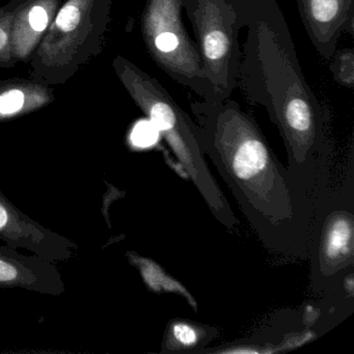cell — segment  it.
Wrapping results in <instances>:
<instances>
[{
    "label": "cell",
    "instance_id": "obj_11",
    "mask_svg": "<svg viewBox=\"0 0 354 354\" xmlns=\"http://www.w3.org/2000/svg\"><path fill=\"white\" fill-rule=\"evenodd\" d=\"M158 138V130L150 121L138 123L131 133L132 145L140 149L150 148V147L154 146Z\"/></svg>",
    "mask_w": 354,
    "mask_h": 354
},
{
    "label": "cell",
    "instance_id": "obj_14",
    "mask_svg": "<svg viewBox=\"0 0 354 354\" xmlns=\"http://www.w3.org/2000/svg\"><path fill=\"white\" fill-rule=\"evenodd\" d=\"M28 20L32 30L36 32H43L48 24V16L42 7H35L30 10Z\"/></svg>",
    "mask_w": 354,
    "mask_h": 354
},
{
    "label": "cell",
    "instance_id": "obj_13",
    "mask_svg": "<svg viewBox=\"0 0 354 354\" xmlns=\"http://www.w3.org/2000/svg\"><path fill=\"white\" fill-rule=\"evenodd\" d=\"M80 21V12L74 6H67L59 12L57 18V24L64 32H71L77 28Z\"/></svg>",
    "mask_w": 354,
    "mask_h": 354
},
{
    "label": "cell",
    "instance_id": "obj_8",
    "mask_svg": "<svg viewBox=\"0 0 354 354\" xmlns=\"http://www.w3.org/2000/svg\"><path fill=\"white\" fill-rule=\"evenodd\" d=\"M216 335V328L212 327L189 320H171L165 330L161 352H200L201 348L210 343Z\"/></svg>",
    "mask_w": 354,
    "mask_h": 354
},
{
    "label": "cell",
    "instance_id": "obj_6",
    "mask_svg": "<svg viewBox=\"0 0 354 354\" xmlns=\"http://www.w3.org/2000/svg\"><path fill=\"white\" fill-rule=\"evenodd\" d=\"M181 5L196 34L214 101L231 98L241 59L235 6L230 0H181Z\"/></svg>",
    "mask_w": 354,
    "mask_h": 354
},
{
    "label": "cell",
    "instance_id": "obj_17",
    "mask_svg": "<svg viewBox=\"0 0 354 354\" xmlns=\"http://www.w3.org/2000/svg\"><path fill=\"white\" fill-rule=\"evenodd\" d=\"M8 43V35L6 34L5 30L0 28V50L3 49V47L7 45Z\"/></svg>",
    "mask_w": 354,
    "mask_h": 354
},
{
    "label": "cell",
    "instance_id": "obj_4",
    "mask_svg": "<svg viewBox=\"0 0 354 354\" xmlns=\"http://www.w3.org/2000/svg\"><path fill=\"white\" fill-rule=\"evenodd\" d=\"M312 288L316 293H335L341 288L353 295V186L331 188L317 210L310 242Z\"/></svg>",
    "mask_w": 354,
    "mask_h": 354
},
{
    "label": "cell",
    "instance_id": "obj_2",
    "mask_svg": "<svg viewBox=\"0 0 354 354\" xmlns=\"http://www.w3.org/2000/svg\"><path fill=\"white\" fill-rule=\"evenodd\" d=\"M237 26L245 30L237 86L266 111L288 154V169L321 202L331 187L333 145L328 115L306 76L277 0H237Z\"/></svg>",
    "mask_w": 354,
    "mask_h": 354
},
{
    "label": "cell",
    "instance_id": "obj_12",
    "mask_svg": "<svg viewBox=\"0 0 354 354\" xmlns=\"http://www.w3.org/2000/svg\"><path fill=\"white\" fill-rule=\"evenodd\" d=\"M24 104V93L18 90H11L0 96V113L13 115L22 109Z\"/></svg>",
    "mask_w": 354,
    "mask_h": 354
},
{
    "label": "cell",
    "instance_id": "obj_7",
    "mask_svg": "<svg viewBox=\"0 0 354 354\" xmlns=\"http://www.w3.org/2000/svg\"><path fill=\"white\" fill-rule=\"evenodd\" d=\"M302 26L313 46L328 62L344 32L354 34V0H296Z\"/></svg>",
    "mask_w": 354,
    "mask_h": 354
},
{
    "label": "cell",
    "instance_id": "obj_16",
    "mask_svg": "<svg viewBox=\"0 0 354 354\" xmlns=\"http://www.w3.org/2000/svg\"><path fill=\"white\" fill-rule=\"evenodd\" d=\"M8 223H9V213H8L7 208L0 203V230L6 227Z\"/></svg>",
    "mask_w": 354,
    "mask_h": 354
},
{
    "label": "cell",
    "instance_id": "obj_3",
    "mask_svg": "<svg viewBox=\"0 0 354 354\" xmlns=\"http://www.w3.org/2000/svg\"><path fill=\"white\" fill-rule=\"evenodd\" d=\"M122 75L134 100L169 145L213 216L227 230H237L239 221L207 165L194 120L152 76L128 64H124Z\"/></svg>",
    "mask_w": 354,
    "mask_h": 354
},
{
    "label": "cell",
    "instance_id": "obj_9",
    "mask_svg": "<svg viewBox=\"0 0 354 354\" xmlns=\"http://www.w3.org/2000/svg\"><path fill=\"white\" fill-rule=\"evenodd\" d=\"M132 264L138 267L140 271L145 283L148 286L149 289L156 293H174L183 296L194 310H198V302L196 301L192 294L185 289L184 286L177 279L169 277L165 269L161 268L156 262L150 259L142 258V257L131 254L130 256Z\"/></svg>",
    "mask_w": 354,
    "mask_h": 354
},
{
    "label": "cell",
    "instance_id": "obj_15",
    "mask_svg": "<svg viewBox=\"0 0 354 354\" xmlns=\"http://www.w3.org/2000/svg\"><path fill=\"white\" fill-rule=\"evenodd\" d=\"M19 272L11 263L0 259V283H10L17 279Z\"/></svg>",
    "mask_w": 354,
    "mask_h": 354
},
{
    "label": "cell",
    "instance_id": "obj_10",
    "mask_svg": "<svg viewBox=\"0 0 354 354\" xmlns=\"http://www.w3.org/2000/svg\"><path fill=\"white\" fill-rule=\"evenodd\" d=\"M329 71L333 80L344 88H354V51L352 48L337 49L329 59Z\"/></svg>",
    "mask_w": 354,
    "mask_h": 354
},
{
    "label": "cell",
    "instance_id": "obj_5",
    "mask_svg": "<svg viewBox=\"0 0 354 354\" xmlns=\"http://www.w3.org/2000/svg\"><path fill=\"white\" fill-rule=\"evenodd\" d=\"M181 0H148L142 30L149 53L163 72L202 100L214 101L198 44L186 32Z\"/></svg>",
    "mask_w": 354,
    "mask_h": 354
},
{
    "label": "cell",
    "instance_id": "obj_1",
    "mask_svg": "<svg viewBox=\"0 0 354 354\" xmlns=\"http://www.w3.org/2000/svg\"><path fill=\"white\" fill-rule=\"evenodd\" d=\"M190 107L203 152L263 246L279 261L308 258L320 203L277 159L254 117L231 98Z\"/></svg>",
    "mask_w": 354,
    "mask_h": 354
}]
</instances>
